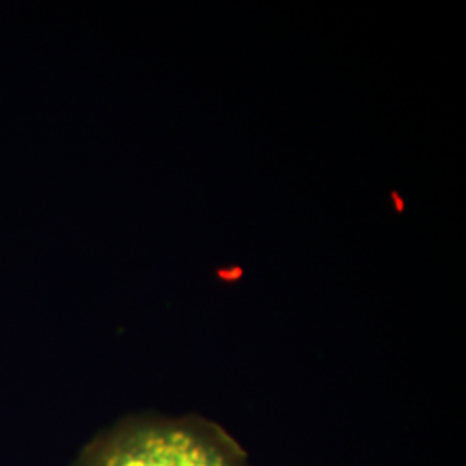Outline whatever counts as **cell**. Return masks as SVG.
<instances>
[{"instance_id":"cell-1","label":"cell","mask_w":466,"mask_h":466,"mask_svg":"<svg viewBox=\"0 0 466 466\" xmlns=\"http://www.w3.org/2000/svg\"><path fill=\"white\" fill-rule=\"evenodd\" d=\"M99 466H228L199 439L182 431H150L125 441Z\"/></svg>"}]
</instances>
